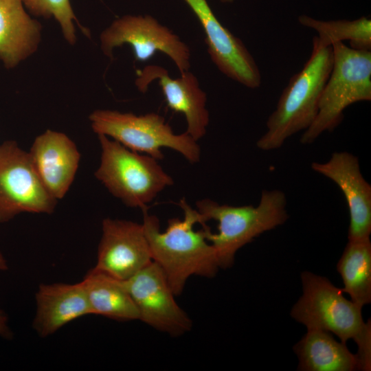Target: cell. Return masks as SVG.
<instances>
[{
    "mask_svg": "<svg viewBox=\"0 0 371 371\" xmlns=\"http://www.w3.org/2000/svg\"><path fill=\"white\" fill-rule=\"evenodd\" d=\"M179 205L183 218H170L164 232L161 231L156 216L150 214L148 208L142 210V224L152 260L161 269L175 295L182 293L190 276L212 278L219 269L215 249L207 241L203 228L194 229L196 223L206 225L201 214L185 198Z\"/></svg>",
    "mask_w": 371,
    "mask_h": 371,
    "instance_id": "1",
    "label": "cell"
},
{
    "mask_svg": "<svg viewBox=\"0 0 371 371\" xmlns=\"http://www.w3.org/2000/svg\"><path fill=\"white\" fill-rule=\"evenodd\" d=\"M302 295L291 316L306 328L333 333L341 342L352 339L357 345L361 370L371 368L370 319H363L362 308L344 295L342 289L328 278L310 271L301 275Z\"/></svg>",
    "mask_w": 371,
    "mask_h": 371,
    "instance_id": "2",
    "label": "cell"
},
{
    "mask_svg": "<svg viewBox=\"0 0 371 371\" xmlns=\"http://www.w3.org/2000/svg\"><path fill=\"white\" fill-rule=\"evenodd\" d=\"M196 209L206 223H218V232L203 227L215 249L219 268L232 266L238 250L261 234L284 224L289 218L286 198L278 190H263L257 206L221 205L210 199L196 202Z\"/></svg>",
    "mask_w": 371,
    "mask_h": 371,
    "instance_id": "3",
    "label": "cell"
},
{
    "mask_svg": "<svg viewBox=\"0 0 371 371\" xmlns=\"http://www.w3.org/2000/svg\"><path fill=\"white\" fill-rule=\"evenodd\" d=\"M333 63L332 46H322L313 39L311 56L283 90L276 109L267 121L266 132L257 141L258 148L278 149L289 137L311 125Z\"/></svg>",
    "mask_w": 371,
    "mask_h": 371,
    "instance_id": "4",
    "label": "cell"
},
{
    "mask_svg": "<svg viewBox=\"0 0 371 371\" xmlns=\"http://www.w3.org/2000/svg\"><path fill=\"white\" fill-rule=\"evenodd\" d=\"M98 137L101 155L95 177L126 206L147 208L161 192L173 184V179L157 159L104 135Z\"/></svg>",
    "mask_w": 371,
    "mask_h": 371,
    "instance_id": "5",
    "label": "cell"
},
{
    "mask_svg": "<svg viewBox=\"0 0 371 371\" xmlns=\"http://www.w3.org/2000/svg\"><path fill=\"white\" fill-rule=\"evenodd\" d=\"M333 67L323 89L318 112L300 138L311 144L324 132L333 131L342 121L344 111L350 105L371 100V52L332 45Z\"/></svg>",
    "mask_w": 371,
    "mask_h": 371,
    "instance_id": "6",
    "label": "cell"
},
{
    "mask_svg": "<svg viewBox=\"0 0 371 371\" xmlns=\"http://www.w3.org/2000/svg\"><path fill=\"white\" fill-rule=\"evenodd\" d=\"M91 126L124 146L157 160L164 158L161 149L170 148L191 164L201 158V148L188 133L175 134L163 116L156 113L137 115L109 109H97L89 115Z\"/></svg>",
    "mask_w": 371,
    "mask_h": 371,
    "instance_id": "7",
    "label": "cell"
},
{
    "mask_svg": "<svg viewBox=\"0 0 371 371\" xmlns=\"http://www.w3.org/2000/svg\"><path fill=\"white\" fill-rule=\"evenodd\" d=\"M56 202L37 176L28 152L13 140L0 144V223L21 213L52 214Z\"/></svg>",
    "mask_w": 371,
    "mask_h": 371,
    "instance_id": "8",
    "label": "cell"
},
{
    "mask_svg": "<svg viewBox=\"0 0 371 371\" xmlns=\"http://www.w3.org/2000/svg\"><path fill=\"white\" fill-rule=\"evenodd\" d=\"M124 44L131 45L136 61L146 62L160 52L172 59L181 74L190 67L188 46L150 15H124L100 34L101 49L110 58L114 48Z\"/></svg>",
    "mask_w": 371,
    "mask_h": 371,
    "instance_id": "9",
    "label": "cell"
},
{
    "mask_svg": "<svg viewBox=\"0 0 371 371\" xmlns=\"http://www.w3.org/2000/svg\"><path fill=\"white\" fill-rule=\"evenodd\" d=\"M124 281L139 320L172 336L190 330L191 319L176 302L165 274L155 262Z\"/></svg>",
    "mask_w": 371,
    "mask_h": 371,
    "instance_id": "10",
    "label": "cell"
},
{
    "mask_svg": "<svg viewBox=\"0 0 371 371\" xmlns=\"http://www.w3.org/2000/svg\"><path fill=\"white\" fill-rule=\"evenodd\" d=\"M152 261L142 224L123 219H103L93 269L126 280Z\"/></svg>",
    "mask_w": 371,
    "mask_h": 371,
    "instance_id": "11",
    "label": "cell"
},
{
    "mask_svg": "<svg viewBox=\"0 0 371 371\" xmlns=\"http://www.w3.org/2000/svg\"><path fill=\"white\" fill-rule=\"evenodd\" d=\"M199 21L207 52L217 68L228 78L255 89L261 75L253 56L242 41L224 27L206 0H184Z\"/></svg>",
    "mask_w": 371,
    "mask_h": 371,
    "instance_id": "12",
    "label": "cell"
},
{
    "mask_svg": "<svg viewBox=\"0 0 371 371\" xmlns=\"http://www.w3.org/2000/svg\"><path fill=\"white\" fill-rule=\"evenodd\" d=\"M136 87L146 93L152 81L158 80L167 106L175 112L184 115L186 133L197 141L206 133L209 112L206 109L207 95L200 88L196 77L189 71L178 78H172L168 71L159 65H147L137 71Z\"/></svg>",
    "mask_w": 371,
    "mask_h": 371,
    "instance_id": "13",
    "label": "cell"
},
{
    "mask_svg": "<svg viewBox=\"0 0 371 371\" xmlns=\"http://www.w3.org/2000/svg\"><path fill=\"white\" fill-rule=\"evenodd\" d=\"M311 168L335 182L343 192L350 215L348 240L370 238L371 186L361 172L358 158L348 152H335L324 163L313 162Z\"/></svg>",
    "mask_w": 371,
    "mask_h": 371,
    "instance_id": "14",
    "label": "cell"
},
{
    "mask_svg": "<svg viewBox=\"0 0 371 371\" xmlns=\"http://www.w3.org/2000/svg\"><path fill=\"white\" fill-rule=\"evenodd\" d=\"M33 168L48 192L57 201L69 191L77 172L80 153L65 133L46 130L28 152Z\"/></svg>",
    "mask_w": 371,
    "mask_h": 371,
    "instance_id": "15",
    "label": "cell"
},
{
    "mask_svg": "<svg viewBox=\"0 0 371 371\" xmlns=\"http://www.w3.org/2000/svg\"><path fill=\"white\" fill-rule=\"evenodd\" d=\"M32 327L47 337L69 323L87 315L91 308L82 282L41 284L35 294Z\"/></svg>",
    "mask_w": 371,
    "mask_h": 371,
    "instance_id": "16",
    "label": "cell"
},
{
    "mask_svg": "<svg viewBox=\"0 0 371 371\" xmlns=\"http://www.w3.org/2000/svg\"><path fill=\"white\" fill-rule=\"evenodd\" d=\"M23 5L22 0H0V60L7 69L32 55L41 42V25Z\"/></svg>",
    "mask_w": 371,
    "mask_h": 371,
    "instance_id": "17",
    "label": "cell"
},
{
    "mask_svg": "<svg viewBox=\"0 0 371 371\" xmlns=\"http://www.w3.org/2000/svg\"><path fill=\"white\" fill-rule=\"evenodd\" d=\"M301 371L361 370L359 360L346 344L336 341L330 333L308 328L294 346Z\"/></svg>",
    "mask_w": 371,
    "mask_h": 371,
    "instance_id": "18",
    "label": "cell"
},
{
    "mask_svg": "<svg viewBox=\"0 0 371 371\" xmlns=\"http://www.w3.org/2000/svg\"><path fill=\"white\" fill-rule=\"evenodd\" d=\"M81 282L91 315L117 321L139 319L137 309L124 280L92 268Z\"/></svg>",
    "mask_w": 371,
    "mask_h": 371,
    "instance_id": "19",
    "label": "cell"
},
{
    "mask_svg": "<svg viewBox=\"0 0 371 371\" xmlns=\"http://www.w3.org/2000/svg\"><path fill=\"white\" fill-rule=\"evenodd\" d=\"M337 269L344 293L363 308L371 302V242L370 238L348 240Z\"/></svg>",
    "mask_w": 371,
    "mask_h": 371,
    "instance_id": "20",
    "label": "cell"
},
{
    "mask_svg": "<svg viewBox=\"0 0 371 371\" xmlns=\"http://www.w3.org/2000/svg\"><path fill=\"white\" fill-rule=\"evenodd\" d=\"M301 25L315 30L317 36L313 39L324 47L337 42L349 41L350 47L361 51L371 49V21L362 16L353 21H320L306 15L298 18Z\"/></svg>",
    "mask_w": 371,
    "mask_h": 371,
    "instance_id": "21",
    "label": "cell"
},
{
    "mask_svg": "<svg viewBox=\"0 0 371 371\" xmlns=\"http://www.w3.org/2000/svg\"><path fill=\"white\" fill-rule=\"evenodd\" d=\"M23 5L34 15L49 19L53 17L60 25L65 40L71 45L76 42L74 21L78 20L70 0H22Z\"/></svg>",
    "mask_w": 371,
    "mask_h": 371,
    "instance_id": "22",
    "label": "cell"
},
{
    "mask_svg": "<svg viewBox=\"0 0 371 371\" xmlns=\"http://www.w3.org/2000/svg\"><path fill=\"white\" fill-rule=\"evenodd\" d=\"M7 314L0 308V336L5 339H12L13 333L9 326Z\"/></svg>",
    "mask_w": 371,
    "mask_h": 371,
    "instance_id": "23",
    "label": "cell"
},
{
    "mask_svg": "<svg viewBox=\"0 0 371 371\" xmlns=\"http://www.w3.org/2000/svg\"><path fill=\"white\" fill-rule=\"evenodd\" d=\"M8 269V263L2 254V252L0 251V271H7Z\"/></svg>",
    "mask_w": 371,
    "mask_h": 371,
    "instance_id": "24",
    "label": "cell"
},
{
    "mask_svg": "<svg viewBox=\"0 0 371 371\" xmlns=\"http://www.w3.org/2000/svg\"><path fill=\"white\" fill-rule=\"evenodd\" d=\"M222 3H232L234 0H221Z\"/></svg>",
    "mask_w": 371,
    "mask_h": 371,
    "instance_id": "25",
    "label": "cell"
}]
</instances>
